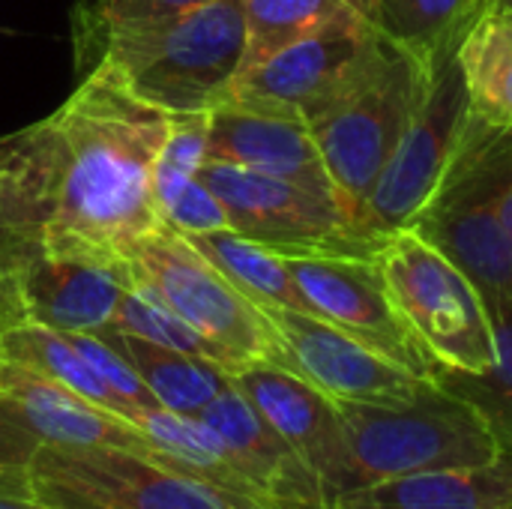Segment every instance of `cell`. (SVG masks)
Masks as SVG:
<instances>
[{"label": "cell", "instance_id": "1", "mask_svg": "<svg viewBox=\"0 0 512 509\" xmlns=\"http://www.w3.org/2000/svg\"><path fill=\"white\" fill-rule=\"evenodd\" d=\"M171 114L93 66L48 117L0 138V186L36 246L126 255L162 228L153 162Z\"/></svg>", "mask_w": 512, "mask_h": 509}, {"label": "cell", "instance_id": "2", "mask_svg": "<svg viewBox=\"0 0 512 509\" xmlns=\"http://www.w3.org/2000/svg\"><path fill=\"white\" fill-rule=\"evenodd\" d=\"M243 57V0H213L171 18L114 30L96 48L90 69H108L141 102L180 117L210 114L228 102Z\"/></svg>", "mask_w": 512, "mask_h": 509}, {"label": "cell", "instance_id": "3", "mask_svg": "<svg viewBox=\"0 0 512 509\" xmlns=\"http://www.w3.org/2000/svg\"><path fill=\"white\" fill-rule=\"evenodd\" d=\"M512 177V129L468 111L459 147L432 198L411 222L441 249L486 300L512 303V234L498 216V195Z\"/></svg>", "mask_w": 512, "mask_h": 509}, {"label": "cell", "instance_id": "4", "mask_svg": "<svg viewBox=\"0 0 512 509\" xmlns=\"http://www.w3.org/2000/svg\"><path fill=\"white\" fill-rule=\"evenodd\" d=\"M336 405L351 453V489L429 471L477 468L504 453L486 420L435 381L402 405Z\"/></svg>", "mask_w": 512, "mask_h": 509}, {"label": "cell", "instance_id": "5", "mask_svg": "<svg viewBox=\"0 0 512 509\" xmlns=\"http://www.w3.org/2000/svg\"><path fill=\"white\" fill-rule=\"evenodd\" d=\"M132 288L147 291L213 342L228 372L252 363L285 369V348L270 315L249 300L222 270H216L180 231L162 225L126 249Z\"/></svg>", "mask_w": 512, "mask_h": 509}, {"label": "cell", "instance_id": "6", "mask_svg": "<svg viewBox=\"0 0 512 509\" xmlns=\"http://www.w3.org/2000/svg\"><path fill=\"white\" fill-rule=\"evenodd\" d=\"M375 261L402 321L438 369L480 375L495 366L489 303L441 249L402 228L384 240Z\"/></svg>", "mask_w": 512, "mask_h": 509}, {"label": "cell", "instance_id": "7", "mask_svg": "<svg viewBox=\"0 0 512 509\" xmlns=\"http://www.w3.org/2000/svg\"><path fill=\"white\" fill-rule=\"evenodd\" d=\"M435 78L387 39L378 66L339 105L309 123L327 174L354 225L360 222L378 174L417 120Z\"/></svg>", "mask_w": 512, "mask_h": 509}, {"label": "cell", "instance_id": "8", "mask_svg": "<svg viewBox=\"0 0 512 509\" xmlns=\"http://www.w3.org/2000/svg\"><path fill=\"white\" fill-rule=\"evenodd\" d=\"M24 486L57 509H267L183 465L117 447H42Z\"/></svg>", "mask_w": 512, "mask_h": 509}, {"label": "cell", "instance_id": "9", "mask_svg": "<svg viewBox=\"0 0 512 509\" xmlns=\"http://www.w3.org/2000/svg\"><path fill=\"white\" fill-rule=\"evenodd\" d=\"M198 177L213 189L231 219V231L273 249L282 258L294 255H351L375 258L381 243L369 240L348 216L345 204L294 180L258 174L228 162L207 159Z\"/></svg>", "mask_w": 512, "mask_h": 509}, {"label": "cell", "instance_id": "10", "mask_svg": "<svg viewBox=\"0 0 512 509\" xmlns=\"http://www.w3.org/2000/svg\"><path fill=\"white\" fill-rule=\"evenodd\" d=\"M387 39L366 12H342L240 72L228 99L318 120L384 57Z\"/></svg>", "mask_w": 512, "mask_h": 509}, {"label": "cell", "instance_id": "11", "mask_svg": "<svg viewBox=\"0 0 512 509\" xmlns=\"http://www.w3.org/2000/svg\"><path fill=\"white\" fill-rule=\"evenodd\" d=\"M468 111L471 102H468L465 78L453 57L438 72L417 120L411 123L393 156L387 159L384 171L378 174L363 204L357 225L369 240L384 246L390 234L411 228V222L432 198L441 174L447 171L459 147L462 129L468 123Z\"/></svg>", "mask_w": 512, "mask_h": 509}, {"label": "cell", "instance_id": "12", "mask_svg": "<svg viewBox=\"0 0 512 509\" xmlns=\"http://www.w3.org/2000/svg\"><path fill=\"white\" fill-rule=\"evenodd\" d=\"M285 261L309 315L339 327L417 378L435 381L438 366L402 321L375 258L294 255Z\"/></svg>", "mask_w": 512, "mask_h": 509}, {"label": "cell", "instance_id": "13", "mask_svg": "<svg viewBox=\"0 0 512 509\" xmlns=\"http://www.w3.org/2000/svg\"><path fill=\"white\" fill-rule=\"evenodd\" d=\"M21 321L60 333H96L132 288L120 255L81 246H36L9 276Z\"/></svg>", "mask_w": 512, "mask_h": 509}, {"label": "cell", "instance_id": "14", "mask_svg": "<svg viewBox=\"0 0 512 509\" xmlns=\"http://www.w3.org/2000/svg\"><path fill=\"white\" fill-rule=\"evenodd\" d=\"M264 312L282 339L285 369L309 381L333 402L402 405L411 402L426 384H432L351 339L339 327L321 321L318 315L294 309Z\"/></svg>", "mask_w": 512, "mask_h": 509}, {"label": "cell", "instance_id": "15", "mask_svg": "<svg viewBox=\"0 0 512 509\" xmlns=\"http://www.w3.org/2000/svg\"><path fill=\"white\" fill-rule=\"evenodd\" d=\"M231 381L318 474L330 504L351 492V453L345 423L339 405L330 396L273 363H252L234 372Z\"/></svg>", "mask_w": 512, "mask_h": 509}, {"label": "cell", "instance_id": "16", "mask_svg": "<svg viewBox=\"0 0 512 509\" xmlns=\"http://www.w3.org/2000/svg\"><path fill=\"white\" fill-rule=\"evenodd\" d=\"M201 420L222 438L228 465L258 504L267 509H333L318 474L255 411L234 381L201 411Z\"/></svg>", "mask_w": 512, "mask_h": 509}, {"label": "cell", "instance_id": "17", "mask_svg": "<svg viewBox=\"0 0 512 509\" xmlns=\"http://www.w3.org/2000/svg\"><path fill=\"white\" fill-rule=\"evenodd\" d=\"M207 159L294 180L300 186L339 198L321 150L312 138V129L303 117L288 111L258 108L234 99L222 102L210 111Z\"/></svg>", "mask_w": 512, "mask_h": 509}, {"label": "cell", "instance_id": "18", "mask_svg": "<svg viewBox=\"0 0 512 509\" xmlns=\"http://www.w3.org/2000/svg\"><path fill=\"white\" fill-rule=\"evenodd\" d=\"M333 509H512V453L477 468L360 486L336 498Z\"/></svg>", "mask_w": 512, "mask_h": 509}, {"label": "cell", "instance_id": "19", "mask_svg": "<svg viewBox=\"0 0 512 509\" xmlns=\"http://www.w3.org/2000/svg\"><path fill=\"white\" fill-rule=\"evenodd\" d=\"M501 0H375L372 21L432 78Z\"/></svg>", "mask_w": 512, "mask_h": 509}, {"label": "cell", "instance_id": "20", "mask_svg": "<svg viewBox=\"0 0 512 509\" xmlns=\"http://www.w3.org/2000/svg\"><path fill=\"white\" fill-rule=\"evenodd\" d=\"M96 333L114 342V348L132 363L138 378L147 384L156 405L165 411L201 417V411L231 384V372L213 360L153 345L117 327H102Z\"/></svg>", "mask_w": 512, "mask_h": 509}, {"label": "cell", "instance_id": "21", "mask_svg": "<svg viewBox=\"0 0 512 509\" xmlns=\"http://www.w3.org/2000/svg\"><path fill=\"white\" fill-rule=\"evenodd\" d=\"M456 63L465 78L471 114L512 129V6L498 3L459 45Z\"/></svg>", "mask_w": 512, "mask_h": 509}, {"label": "cell", "instance_id": "22", "mask_svg": "<svg viewBox=\"0 0 512 509\" xmlns=\"http://www.w3.org/2000/svg\"><path fill=\"white\" fill-rule=\"evenodd\" d=\"M186 240L261 309L309 312V306L288 270V261L282 255H276L273 249H267L231 228L195 234Z\"/></svg>", "mask_w": 512, "mask_h": 509}, {"label": "cell", "instance_id": "23", "mask_svg": "<svg viewBox=\"0 0 512 509\" xmlns=\"http://www.w3.org/2000/svg\"><path fill=\"white\" fill-rule=\"evenodd\" d=\"M0 354L18 366L33 369L36 375L72 390L75 396L93 402L96 408L114 414V417H126V408L114 399V393L102 384V378L96 375V369L84 360V354L75 348V342L69 339V333L42 327V324H30L21 321L9 330L0 333Z\"/></svg>", "mask_w": 512, "mask_h": 509}, {"label": "cell", "instance_id": "24", "mask_svg": "<svg viewBox=\"0 0 512 509\" xmlns=\"http://www.w3.org/2000/svg\"><path fill=\"white\" fill-rule=\"evenodd\" d=\"M486 303L498 342L495 366L480 375L438 369L435 384L465 399L486 420L501 450L512 453V303L504 300H486Z\"/></svg>", "mask_w": 512, "mask_h": 509}, {"label": "cell", "instance_id": "25", "mask_svg": "<svg viewBox=\"0 0 512 509\" xmlns=\"http://www.w3.org/2000/svg\"><path fill=\"white\" fill-rule=\"evenodd\" d=\"M375 0H243L246 6V57L243 69L267 60L288 42L321 27L342 12L372 15Z\"/></svg>", "mask_w": 512, "mask_h": 509}, {"label": "cell", "instance_id": "26", "mask_svg": "<svg viewBox=\"0 0 512 509\" xmlns=\"http://www.w3.org/2000/svg\"><path fill=\"white\" fill-rule=\"evenodd\" d=\"M213 0H78L72 12V48L78 72L84 75L93 63L96 48L123 27L171 18L198 9Z\"/></svg>", "mask_w": 512, "mask_h": 509}, {"label": "cell", "instance_id": "27", "mask_svg": "<svg viewBox=\"0 0 512 509\" xmlns=\"http://www.w3.org/2000/svg\"><path fill=\"white\" fill-rule=\"evenodd\" d=\"M108 327H117L123 333H132L138 339H147V342L171 348V351H183V354H192V357L213 360L222 369H228L225 354L213 342H207L195 327H189L180 315H174L165 303H159L156 297H150L141 288L126 291V297L120 300V306L114 312V321Z\"/></svg>", "mask_w": 512, "mask_h": 509}, {"label": "cell", "instance_id": "28", "mask_svg": "<svg viewBox=\"0 0 512 509\" xmlns=\"http://www.w3.org/2000/svg\"><path fill=\"white\" fill-rule=\"evenodd\" d=\"M207 132L210 114H180L171 117L165 141L153 162V198L159 213L192 183L207 162Z\"/></svg>", "mask_w": 512, "mask_h": 509}, {"label": "cell", "instance_id": "29", "mask_svg": "<svg viewBox=\"0 0 512 509\" xmlns=\"http://www.w3.org/2000/svg\"><path fill=\"white\" fill-rule=\"evenodd\" d=\"M69 339L84 354V360L96 369V375L102 378V384L114 393V399L126 408L129 423H135V417L141 411L159 408L156 399H153V393L147 390V384L138 378V372L132 369V363L114 348L111 339H105L102 333H69Z\"/></svg>", "mask_w": 512, "mask_h": 509}, {"label": "cell", "instance_id": "30", "mask_svg": "<svg viewBox=\"0 0 512 509\" xmlns=\"http://www.w3.org/2000/svg\"><path fill=\"white\" fill-rule=\"evenodd\" d=\"M162 222L174 231H180L183 237H195V234H210V231H225L231 228L228 210L222 207V201L213 195V189L195 177L192 183L183 186V192L162 210Z\"/></svg>", "mask_w": 512, "mask_h": 509}, {"label": "cell", "instance_id": "31", "mask_svg": "<svg viewBox=\"0 0 512 509\" xmlns=\"http://www.w3.org/2000/svg\"><path fill=\"white\" fill-rule=\"evenodd\" d=\"M36 249V243L21 231L9 198L0 186V282H9V276L15 273V267Z\"/></svg>", "mask_w": 512, "mask_h": 509}, {"label": "cell", "instance_id": "32", "mask_svg": "<svg viewBox=\"0 0 512 509\" xmlns=\"http://www.w3.org/2000/svg\"><path fill=\"white\" fill-rule=\"evenodd\" d=\"M0 509H57L39 498H33L27 489H3L0 486Z\"/></svg>", "mask_w": 512, "mask_h": 509}, {"label": "cell", "instance_id": "33", "mask_svg": "<svg viewBox=\"0 0 512 509\" xmlns=\"http://www.w3.org/2000/svg\"><path fill=\"white\" fill-rule=\"evenodd\" d=\"M21 324V312H18V303H15V294H12V285L9 282H0V333Z\"/></svg>", "mask_w": 512, "mask_h": 509}, {"label": "cell", "instance_id": "34", "mask_svg": "<svg viewBox=\"0 0 512 509\" xmlns=\"http://www.w3.org/2000/svg\"><path fill=\"white\" fill-rule=\"evenodd\" d=\"M498 216H501V222L507 225V231L512 234V177L510 183L504 186V192L498 195Z\"/></svg>", "mask_w": 512, "mask_h": 509}, {"label": "cell", "instance_id": "35", "mask_svg": "<svg viewBox=\"0 0 512 509\" xmlns=\"http://www.w3.org/2000/svg\"><path fill=\"white\" fill-rule=\"evenodd\" d=\"M501 3H507V6H512V0H501Z\"/></svg>", "mask_w": 512, "mask_h": 509}]
</instances>
